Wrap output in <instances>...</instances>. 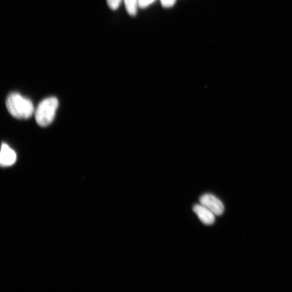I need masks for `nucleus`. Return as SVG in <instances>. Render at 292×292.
<instances>
[{"label":"nucleus","mask_w":292,"mask_h":292,"mask_svg":"<svg viewBox=\"0 0 292 292\" xmlns=\"http://www.w3.org/2000/svg\"><path fill=\"white\" fill-rule=\"evenodd\" d=\"M58 107L55 97H50L43 100L38 105L35 112L37 123L41 127L50 125L54 120Z\"/></svg>","instance_id":"2"},{"label":"nucleus","mask_w":292,"mask_h":292,"mask_svg":"<svg viewBox=\"0 0 292 292\" xmlns=\"http://www.w3.org/2000/svg\"><path fill=\"white\" fill-rule=\"evenodd\" d=\"M6 106L10 114L19 119H29L34 112L31 100L18 93H12L8 96Z\"/></svg>","instance_id":"1"},{"label":"nucleus","mask_w":292,"mask_h":292,"mask_svg":"<svg viewBox=\"0 0 292 292\" xmlns=\"http://www.w3.org/2000/svg\"><path fill=\"white\" fill-rule=\"evenodd\" d=\"M127 12L131 16H135L138 11L139 0H123Z\"/></svg>","instance_id":"6"},{"label":"nucleus","mask_w":292,"mask_h":292,"mask_svg":"<svg viewBox=\"0 0 292 292\" xmlns=\"http://www.w3.org/2000/svg\"><path fill=\"white\" fill-rule=\"evenodd\" d=\"M16 158L15 151L6 143H3L0 156V163L2 166L7 167L13 165L16 162Z\"/></svg>","instance_id":"5"},{"label":"nucleus","mask_w":292,"mask_h":292,"mask_svg":"<svg viewBox=\"0 0 292 292\" xmlns=\"http://www.w3.org/2000/svg\"><path fill=\"white\" fill-rule=\"evenodd\" d=\"M199 200L202 205L207 208L216 216L221 215L225 210L222 202L212 194H204Z\"/></svg>","instance_id":"3"},{"label":"nucleus","mask_w":292,"mask_h":292,"mask_svg":"<svg viewBox=\"0 0 292 292\" xmlns=\"http://www.w3.org/2000/svg\"><path fill=\"white\" fill-rule=\"evenodd\" d=\"M155 0H139V7L144 9L152 5Z\"/></svg>","instance_id":"9"},{"label":"nucleus","mask_w":292,"mask_h":292,"mask_svg":"<svg viewBox=\"0 0 292 292\" xmlns=\"http://www.w3.org/2000/svg\"><path fill=\"white\" fill-rule=\"evenodd\" d=\"M161 5L164 8H171L174 6L177 0H160Z\"/></svg>","instance_id":"8"},{"label":"nucleus","mask_w":292,"mask_h":292,"mask_svg":"<svg viewBox=\"0 0 292 292\" xmlns=\"http://www.w3.org/2000/svg\"><path fill=\"white\" fill-rule=\"evenodd\" d=\"M122 1V0H106L107 5L113 11H115L119 8Z\"/></svg>","instance_id":"7"},{"label":"nucleus","mask_w":292,"mask_h":292,"mask_svg":"<svg viewBox=\"0 0 292 292\" xmlns=\"http://www.w3.org/2000/svg\"><path fill=\"white\" fill-rule=\"evenodd\" d=\"M193 210L204 225H211L215 222V214L201 204H196Z\"/></svg>","instance_id":"4"}]
</instances>
